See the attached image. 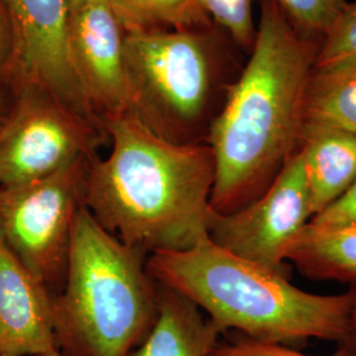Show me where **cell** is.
I'll return each instance as SVG.
<instances>
[{"label": "cell", "mask_w": 356, "mask_h": 356, "mask_svg": "<svg viewBox=\"0 0 356 356\" xmlns=\"http://www.w3.org/2000/svg\"><path fill=\"white\" fill-rule=\"evenodd\" d=\"M319 48L293 28L276 0H260L254 47L206 139L216 164V214L254 202L298 151Z\"/></svg>", "instance_id": "6da1fadb"}, {"label": "cell", "mask_w": 356, "mask_h": 356, "mask_svg": "<svg viewBox=\"0 0 356 356\" xmlns=\"http://www.w3.org/2000/svg\"><path fill=\"white\" fill-rule=\"evenodd\" d=\"M111 152L90 161L83 206L128 247L149 256L207 236L216 178L207 144L165 140L132 115L106 124Z\"/></svg>", "instance_id": "7a4b0ae2"}, {"label": "cell", "mask_w": 356, "mask_h": 356, "mask_svg": "<svg viewBox=\"0 0 356 356\" xmlns=\"http://www.w3.org/2000/svg\"><path fill=\"white\" fill-rule=\"evenodd\" d=\"M153 280L186 296L222 332L275 343L309 339L338 343L343 337L353 288L322 296L298 289L289 277L219 247L209 235L182 251L147 257Z\"/></svg>", "instance_id": "3957f363"}, {"label": "cell", "mask_w": 356, "mask_h": 356, "mask_svg": "<svg viewBox=\"0 0 356 356\" xmlns=\"http://www.w3.org/2000/svg\"><path fill=\"white\" fill-rule=\"evenodd\" d=\"M147 254L76 211L63 288L53 294V332L63 356H132L157 317L159 284Z\"/></svg>", "instance_id": "277c9868"}, {"label": "cell", "mask_w": 356, "mask_h": 356, "mask_svg": "<svg viewBox=\"0 0 356 356\" xmlns=\"http://www.w3.org/2000/svg\"><path fill=\"white\" fill-rule=\"evenodd\" d=\"M245 60L238 42L214 23L126 33L129 115L175 144H206Z\"/></svg>", "instance_id": "5b68a950"}, {"label": "cell", "mask_w": 356, "mask_h": 356, "mask_svg": "<svg viewBox=\"0 0 356 356\" xmlns=\"http://www.w3.org/2000/svg\"><path fill=\"white\" fill-rule=\"evenodd\" d=\"M92 159L48 177L0 188V239L51 294L64 285L73 223L83 204Z\"/></svg>", "instance_id": "8992f818"}, {"label": "cell", "mask_w": 356, "mask_h": 356, "mask_svg": "<svg viewBox=\"0 0 356 356\" xmlns=\"http://www.w3.org/2000/svg\"><path fill=\"white\" fill-rule=\"evenodd\" d=\"M107 132L44 90L13 92L0 124V188L48 177L97 156Z\"/></svg>", "instance_id": "52a82bcc"}, {"label": "cell", "mask_w": 356, "mask_h": 356, "mask_svg": "<svg viewBox=\"0 0 356 356\" xmlns=\"http://www.w3.org/2000/svg\"><path fill=\"white\" fill-rule=\"evenodd\" d=\"M312 216L304 164L296 152L254 202L231 214L213 211L207 235L229 252L289 277L285 252Z\"/></svg>", "instance_id": "ba28073f"}, {"label": "cell", "mask_w": 356, "mask_h": 356, "mask_svg": "<svg viewBox=\"0 0 356 356\" xmlns=\"http://www.w3.org/2000/svg\"><path fill=\"white\" fill-rule=\"evenodd\" d=\"M1 4L11 32L7 79L13 94L44 90L104 129L90 110L70 65L67 0H1Z\"/></svg>", "instance_id": "9c48e42d"}, {"label": "cell", "mask_w": 356, "mask_h": 356, "mask_svg": "<svg viewBox=\"0 0 356 356\" xmlns=\"http://www.w3.org/2000/svg\"><path fill=\"white\" fill-rule=\"evenodd\" d=\"M124 36L108 3L69 13L70 65L90 110L104 129L108 122L131 113Z\"/></svg>", "instance_id": "30bf717a"}, {"label": "cell", "mask_w": 356, "mask_h": 356, "mask_svg": "<svg viewBox=\"0 0 356 356\" xmlns=\"http://www.w3.org/2000/svg\"><path fill=\"white\" fill-rule=\"evenodd\" d=\"M53 350V294L0 239V356Z\"/></svg>", "instance_id": "8fae6325"}, {"label": "cell", "mask_w": 356, "mask_h": 356, "mask_svg": "<svg viewBox=\"0 0 356 356\" xmlns=\"http://www.w3.org/2000/svg\"><path fill=\"white\" fill-rule=\"evenodd\" d=\"M297 152L304 164L312 216H317L356 181V135L305 122Z\"/></svg>", "instance_id": "7c38bea8"}, {"label": "cell", "mask_w": 356, "mask_h": 356, "mask_svg": "<svg viewBox=\"0 0 356 356\" xmlns=\"http://www.w3.org/2000/svg\"><path fill=\"white\" fill-rule=\"evenodd\" d=\"M220 334L191 298L159 284L157 317L132 356H210Z\"/></svg>", "instance_id": "4fadbf2b"}, {"label": "cell", "mask_w": 356, "mask_h": 356, "mask_svg": "<svg viewBox=\"0 0 356 356\" xmlns=\"http://www.w3.org/2000/svg\"><path fill=\"white\" fill-rule=\"evenodd\" d=\"M285 260L306 279L356 285V223L307 222L289 244Z\"/></svg>", "instance_id": "5bb4252c"}, {"label": "cell", "mask_w": 356, "mask_h": 356, "mask_svg": "<svg viewBox=\"0 0 356 356\" xmlns=\"http://www.w3.org/2000/svg\"><path fill=\"white\" fill-rule=\"evenodd\" d=\"M305 122L356 135V56L314 65L307 79Z\"/></svg>", "instance_id": "9a60e30c"}, {"label": "cell", "mask_w": 356, "mask_h": 356, "mask_svg": "<svg viewBox=\"0 0 356 356\" xmlns=\"http://www.w3.org/2000/svg\"><path fill=\"white\" fill-rule=\"evenodd\" d=\"M126 33L213 24L202 0H108Z\"/></svg>", "instance_id": "2e32d148"}, {"label": "cell", "mask_w": 356, "mask_h": 356, "mask_svg": "<svg viewBox=\"0 0 356 356\" xmlns=\"http://www.w3.org/2000/svg\"><path fill=\"white\" fill-rule=\"evenodd\" d=\"M276 3L300 35L321 44L348 4L346 0H276Z\"/></svg>", "instance_id": "e0dca14e"}, {"label": "cell", "mask_w": 356, "mask_h": 356, "mask_svg": "<svg viewBox=\"0 0 356 356\" xmlns=\"http://www.w3.org/2000/svg\"><path fill=\"white\" fill-rule=\"evenodd\" d=\"M213 23L234 38L248 56L256 38L254 0H202Z\"/></svg>", "instance_id": "ac0fdd59"}, {"label": "cell", "mask_w": 356, "mask_h": 356, "mask_svg": "<svg viewBox=\"0 0 356 356\" xmlns=\"http://www.w3.org/2000/svg\"><path fill=\"white\" fill-rule=\"evenodd\" d=\"M356 56V1L348 3L342 17L321 44L316 65Z\"/></svg>", "instance_id": "d6986e66"}, {"label": "cell", "mask_w": 356, "mask_h": 356, "mask_svg": "<svg viewBox=\"0 0 356 356\" xmlns=\"http://www.w3.org/2000/svg\"><path fill=\"white\" fill-rule=\"evenodd\" d=\"M210 356H356V354L338 350L331 355H309L286 344L257 341L239 334L234 339L219 341Z\"/></svg>", "instance_id": "ffe728a7"}, {"label": "cell", "mask_w": 356, "mask_h": 356, "mask_svg": "<svg viewBox=\"0 0 356 356\" xmlns=\"http://www.w3.org/2000/svg\"><path fill=\"white\" fill-rule=\"evenodd\" d=\"M309 222L327 226L356 223V181L338 200L313 216Z\"/></svg>", "instance_id": "44dd1931"}, {"label": "cell", "mask_w": 356, "mask_h": 356, "mask_svg": "<svg viewBox=\"0 0 356 356\" xmlns=\"http://www.w3.org/2000/svg\"><path fill=\"white\" fill-rule=\"evenodd\" d=\"M11 51H13V47H11V32L8 26V19L0 0V74L6 78H7V72L11 61Z\"/></svg>", "instance_id": "7402d4cb"}, {"label": "cell", "mask_w": 356, "mask_h": 356, "mask_svg": "<svg viewBox=\"0 0 356 356\" xmlns=\"http://www.w3.org/2000/svg\"><path fill=\"white\" fill-rule=\"evenodd\" d=\"M354 292V301L351 306V312L347 321V326L344 331L342 339L338 342V350L348 353V354H356V285L353 286Z\"/></svg>", "instance_id": "603a6c76"}, {"label": "cell", "mask_w": 356, "mask_h": 356, "mask_svg": "<svg viewBox=\"0 0 356 356\" xmlns=\"http://www.w3.org/2000/svg\"><path fill=\"white\" fill-rule=\"evenodd\" d=\"M8 91L13 92L11 86L7 81V78L0 74V124L6 119V116L11 108V104H13V101H10V98H8Z\"/></svg>", "instance_id": "cb8c5ba5"}, {"label": "cell", "mask_w": 356, "mask_h": 356, "mask_svg": "<svg viewBox=\"0 0 356 356\" xmlns=\"http://www.w3.org/2000/svg\"><path fill=\"white\" fill-rule=\"evenodd\" d=\"M97 3H108V0H67V6H69L70 13L79 10V8H83L86 6L97 4Z\"/></svg>", "instance_id": "d4e9b609"}, {"label": "cell", "mask_w": 356, "mask_h": 356, "mask_svg": "<svg viewBox=\"0 0 356 356\" xmlns=\"http://www.w3.org/2000/svg\"><path fill=\"white\" fill-rule=\"evenodd\" d=\"M38 356H63L57 350H53V351H49V353H47V354H42V355Z\"/></svg>", "instance_id": "484cf974"}]
</instances>
